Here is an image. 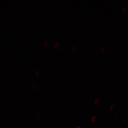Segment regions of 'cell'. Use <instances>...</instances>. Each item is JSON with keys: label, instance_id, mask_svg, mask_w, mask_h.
<instances>
[]
</instances>
